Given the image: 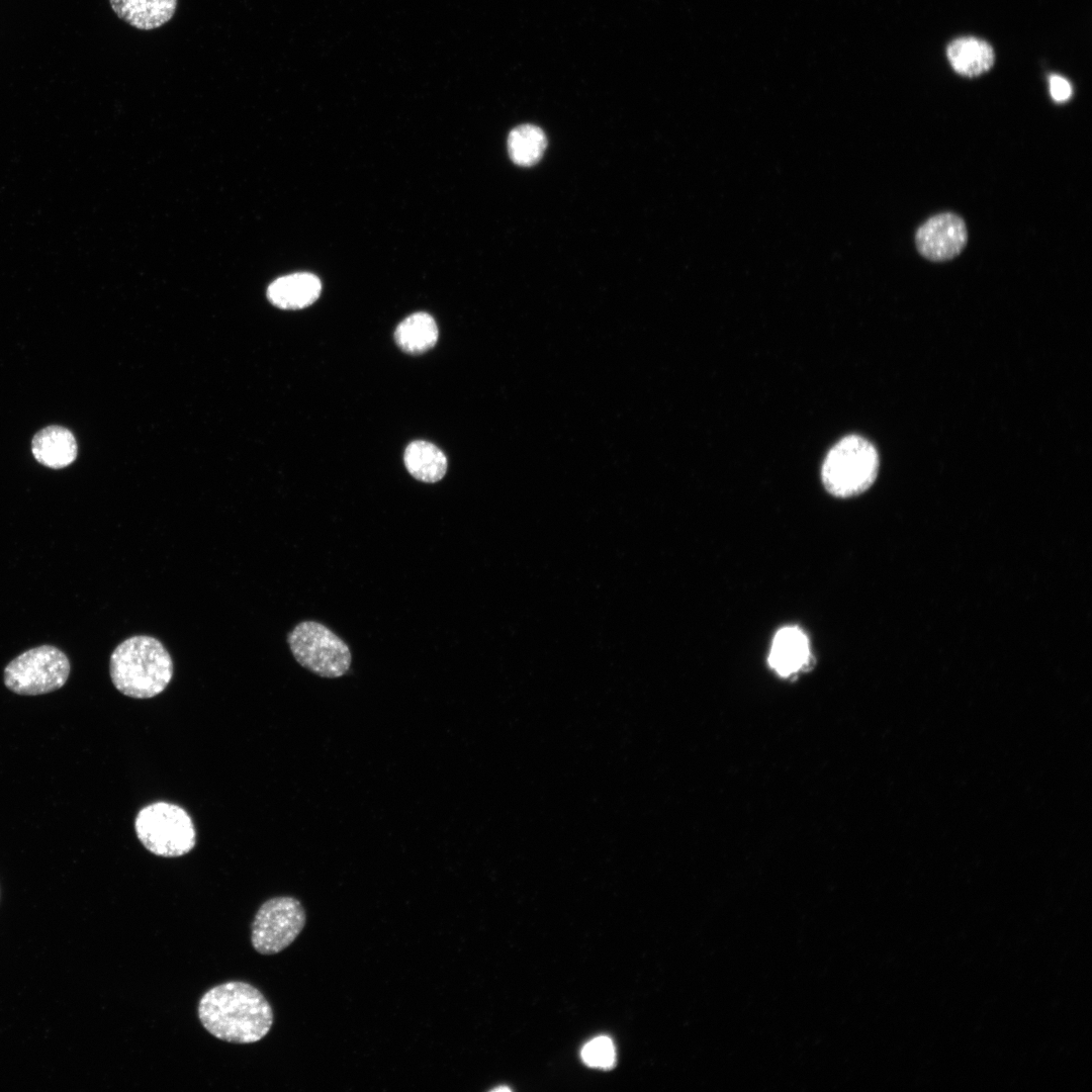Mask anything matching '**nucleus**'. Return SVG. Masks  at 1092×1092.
<instances>
[{"mask_svg":"<svg viewBox=\"0 0 1092 1092\" xmlns=\"http://www.w3.org/2000/svg\"><path fill=\"white\" fill-rule=\"evenodd\" d=\"M438 327L427 312H416L404 318L394 332L396 345L405 353L419 355L433 348L438 341Z\"/></svg>","mask_w":1092,"mask_h":1092,"instance_id":"14","label":"nucleus"},{"mask_svg":"<svg viewBox=\"0 0 1092 1092\" xmlns=\"http://www.w3.org/2000/svg\"><path fill=\"white\" fill-rule=\"evenodd\" d=\"M136 836L155 855L181 856L195 846V828L189 814L180 806L156 802L138 813L134 821Z\"/></svg>","mask_w":1092,"mask_h":1092,"instance_id":"4","label":"nucleus"},{"mask_svg":"<svg viewBox=\"0 0 1092 1092\" xmlns=\"http://www.w3.org/2000/svg\"><path fill=\"white\" fill-rule=\"evenodd\" d=\"M968 242L964 219L952 212H942L929 217L915 235L918 252L926 259L942 262L959 256Z\"/></svg>","mask_w":1092,"mask_h":1092,"instance_id":"8","label":"nucleus"},{"mask_svg":"<svg viewBox=\"0 0 1092 1092\" xmlns=\"http://www.w3.org/2000/svg\"><path fill=\"white\" fill-rule=\"evenodd\" d=\"M31 450L40 464L60 469L76 459L78 448L74 435L68 429L49 426L34 435Z\"/></svg>","mask_w":1092,"mask_h":1092,"instance_id":"12","label":"nucleus"},{"mask_svg":"<svg viewBox=\"0 0 1092 1092\" xmlns=\"http://www.w3.org/2000/svg\"><path fill=\"white\" fill-rule=\"evenodd\" d=\"M287 642L295 660L322 677H340L350 668L352 656L348 645L321 623L297 624L289 632Z\"/></svg>","mask_w":1092,"mask_h":1092,"instance_id":"5","label":"nucleus"},{"mask_svg":"<svg viewBox=\"0 0 1092 1092\" xmlns=\"http://www.w3.org/2000/svg\"><path fill=\"white\" fill-rule=\"evenodd\" d=\"M951 67L961 75L976 77L988 71L994 63L992 47L983 39L964 36L952 40L947 47Z\"/></svg>","mask_w":1092,"mask_h":1092,"instance_id":"13","label":"nucleus"},{"mask_svg":"<svg viewBox=\"0 0 1092 1092\" xmlns=\"http://www.w3.org/2000/svg\"><path fill=\"white\" fill-rule=\"evenodd\" d=\"M305 923L306 913L298 899L273 897L255 914L251 926L252 945L261 954L278 953L297 938Z\"/></svg>","mask_w":1092,"mask_h":1092,"instance_id":"7","label":"nucleus"},{"mask_svg":"<svg viewBox=\"0 0 1092 1092\" xmlns=\"http://www.w3.org/2000/svg\"><path fill=\"white\" fill-rule=\"evenodd\" d=\"M811 659L807 635L797 626L781 628L775 635L769 654V666L781 676H789L802 670Z\"/></svg>","mask_w":1092,"mask_h":1092,"instance_id":"9","label":"nucleus"},{"mask_svg":"<svg viewBox=\"0 0 1092 1092\" xmlns=\"http://www.w3.org/2000/svg\"><path fill=\"white\" fill-rule=\"evenodd\" d=\"M878 471L879 455L875 446L863 437L849 435L828 451L821 467V479L830 494L846 498L866 491L874 483Z\"/></svg>","mask_w":1092,"mask_h":1092,"instance_id":"3","label":"nucleus"},{"mask_svg":"<svg viewBox=\"0 0 1092 1092\" xmlns=\"http://www.w3.org/2000/svg\"><path fill=\"white\" fill-rule=\"evenodd\" d=\"M407 471L416 479L434 483L441 480L447 472V458L434 444L427 441H414L403 455Z\"/></svg>","mask_w":1092,"mask_h":1092,"instance_id":"15","label":"nucleus"},{"mask_svg":"<svg viewBox=\"0 0 1092 1092\" xmlns=\"http://www.w3.org/2000/svg\"><path fill=\"white\" fill-rule=\"evenodd\" d=\"M581 1059L589 1067L611 1069L616 1062V1050L612 1039L608 1036L593 1038L582 1048Z\"/></svg>","mask_w":1092,"mask_h":1092,"instance_id":"17","label":"nucleus"},{"mask_svg":"<svg viewBox=\"0 0 1092 1092\" xmlns=\"http://www.w3.org/2000/svg\"><path fill=\"white\" fill-rule=\"evenodd\" d=\"M109 3L125 23L136 29L153 30L173 18L178 0H109Z\"/></svg>","mask_w":1092,"mask_h":1092,"instance_id":"11","label":"nucleus"},{"mask_svg":"<svg viewBox=\"0 0 1092 1092\" xmlns=\"http://www.w3.org/2000/svg\"><path fill=\"white\" fill-rule=\"evenodd\" d=\"M197 1015L214 1037L232 1043H254L270 1031L274 1014L263 993L243 981L214 986L200 998Z\"/></svg>","mask_w":1092,"mask_h":1092,"instance_id":"1","label":"nucleus"},{"mask_svg":"<svg viewBox=\"0 0 1092 1092\" xmlns=\"http://www.w3.org/2000/svg\"><path fill=\"white\" fill-rule=\"evenodd\" d=\"M67 655L51 645L29 649L4 669V684L18 695L35 696L62 688L70 674Z\"/></svg>","mask_w":1092,"mask_h":1092,"instance_id":"6","label":"nucleus"},{"mask_svg":"<svg viewBox=\"0 0 1092 1092\" xmlns=\"http://www.w3.org/2000/svg\"><path fill=\"white\" fill-rule=\"evenodd\" d=\"M547 141L543 130L533 124L515 127L508 138V151L512 161L519 166H532L543 156Z\"/></svg>","mask_w":1092,"mask_h":1092,"instance_id":"16","label":"nucleus"},{"mask_svg":"<svg viewBox=\"0 0 1092 1092\" xmlns=\"http://www.w3.org/2000/svg\"><path fill=\"white\" fill-rule=\"evenodd\" d=\"M114 687L123 695L149 699L161 694L173 675V662L156 638L136 635L125 639L112 652L109 664Z\"/></svg>","mask_w":1092,"mask_h":1092,"instance_id":"2","label":"nucleus"},{"mask_svg":"<svg viewBox=\"0 0 1092 1092\" xmlns=\"http://www.w3.org/2000/svg\"><path fill=\"white\" fill-rule=\"evenodd\" d=\"M1050 92L1055 101L1065 102L1072 95V87L1065 78L1053 75L1050 78Z\"/></svg>","mask_w":1092,"mask_h":1092,"instance_id":"18","label":"nucleus"},{"mask_svg":"<svg viewBox=\"0 0 1092 1092\" xmlns=\"http://www.w3.org/2000/svg\"><path fill=\"white\" fill-rule=\"evenodd\" d=\"M322 283L317 276L307 272L279 277L267 290L269 300L283 309H299L312 304L320 296Z\"/></svg>","mask_w":1092,"mask_h":1092,"instance_id":"10","label":"nucleus"}]
</instances>
